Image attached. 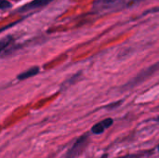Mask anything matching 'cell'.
Segmentation results:
<instances>
[{"label":"cell","mask_w":159,"mask_h":158,"mask_svg":"<svg viewBox=\"0 0 159 158\" xmlns=\"http://www.w3.org/2000/svg\"><path fill=\"white\" fill-rule=\"evenodd\" d=\"M98 4H103V5H107V4H111L116 2V0H96Z\"/></svg>","instance_id":"9c48e42d"},{"label":"cell","mask_w":159,"mask_h":158,"mask_svg":"<svg viewBox=\"0 0 159 158\" xmlns=\"http://www.w3.org/2000/svg\"><path fill=\"white\" fill-rule=\"evenodd\" d=\"M159 70V62H157L150 67H148L145 70H143L140 74H138L134 78H132L130 81H129L125 86L124 88H132L134 87H137L138 85L142 84L145 80H147L149 77H151L155 73H157Z\"/></svg>","instance_id":"6da1fadb"},{"label":"cell","mask_w":159,"mask_h":158,"mask_svg":"<svg viewBox=\"0 0 159 158\" xmlns=\"http://www.w3.org/2000/svg\"><path fill=\"white\" fill-rule=\"evenodd\" d=\"M100 158H108V154H104V155H102V156Z\"/></svg>","instance_id":"8fae6325"},{"label":"cell","mask_w":159,"mask_h":158,"mask_svg":"<svg viewBox=\"0 0 159 158\" xmlns=\"http://www.w3.org/2000/svg\"><path fill=\"white\" fill-rule=\"evenodd\" d=\"M146 13H153V12H159V7H154V8H152V9H150V10H147V11H145Z\"/></svg>","instance_id":"30bf717a"},{"label":"cell","mask_w":159,"mask_h":158,"mask_svg":"<svg viewBox=\"0 0 159 158\" xmlns=\"http://www.w3.org/2000/svg\"><path fill=\"white\" fill-rule=\"evenodd\" d=\"M53 0H33L30 3H27L26 5L21 7L19 9V11L25 12V11H29V10H32V9L39 8V7H42L44 6H47L48 4H49Z\"/></svg>","instance_id":"277c9868"},{"label":"cell","mask_w":159,"mask_h":158,"mask_svg":"<svg viewBox=\"0 0 159 158\" xmlns=\"http://www.w3.org/2000/svg\"><path fill=\"white\" fill-rule=\"evenodd\" d=\"M89 144V135L84 134L80 136L75 143L72 145V147L67 151L64 158H76L78 157L86 149V147Z\"/></svg>","instance_id":"7a4b0ae2"},{"label":"cell","mask_w":159,"mask_h":158,"mask_svg":"<svg viewBox=\"0 0 159 158\" xmlns=\"http://www.w3.org/2000/svg\"><path fill=\"white\" fill-rule=\"evenodd\" d=\"M157 148H158V152H159V145H158V147H157Z\"/></svg>","instance_id":"4fadbf2b"},{"label":"cell","mask_w":159,"mask_h":158,"mask_svg":"<svg viewBox=\"0 0 159 158\" xmlns=\"http://www.w3.org/2000/svg\"><path fill=\"white\" fill-rule=\"evenodd\" d=\"M122 102H123V101H117V102H112V103L106 105V106H105V109H107V110H113V109H115V108L119 107L120 104H121Z\"/></svg>","instance_id":"52a82bcc"},{"label":"cell","mask_w":159,"mask_h":158,"mask_svg":"<svg viewBox=\"0 0 159 158\" xmlns=\"http://www.w3.org/2000/svg\"><path fill=\"white\" fill-rule=\"evenodd\" d=\"M12 41H13V38L10 35L9 36H6L5 38H2L1 41H0V49H1V51H3Z\"/></svg>","instance_id":"8992f818"},{"label":"cell","mask_w":159,"mask_h":158,"mask_svg":"<svg viewBox=\"0 0 159 158\" xmlns=\"http://www.w3.org/2000/svg\"><path fill=\"white\" fill-rule=\"evenodd\" d=\"M113 124H114V119L113 118H105V119L102 120L101 122L95 124L91 128V133H93L95 135H100V134L103 133Z\"/></svg>","instance_id":"3957f363"},{"label":"cell","mask_w":159,"mask_h":158,"mask_svg":"<svg viewBox=\"0 0 159 158\" xmlns=\"http://www.w3.org/2000/svg\"><path fill=\"white\" fill-rule=\"evenodd\" d=\"M157 122H159V116L157 117Z\"/></svg>","instance_id":"7c38bea8"},{"label":"cell","mask_w":159,"mask_h":158,"mask_svg":"<svg viewBox=\"0 0 159 158\" xmlns=\"http://www.w3.org/2000/svg\"><path fill=\"white\" fill-rule=\"evenodd\" d=\"M9 7H11L10 2H8L7 0H1L0 1V8L2 10H4L6 8H9Z\"/></svg>","instance_id":"ba28073f"},{"label":"cell","mask_w":159,"mask_h":158,"mask_svg":"<svg viewBox=\"0 0 159 158\" xmlns=\"http://www.w3.org/2000/svg\"><path fill=\"white\" fill-rule=\"evenodd\" d=\"M39 72H40V68L38 66H34V67H32V68L26 70L25 72H22V73L19 74L17 75V79L20 80V81L25 80V79H28L30 77H33V76L36 75Z\"/></svg>","instance_id":"5b68a950"}]
</instances>
